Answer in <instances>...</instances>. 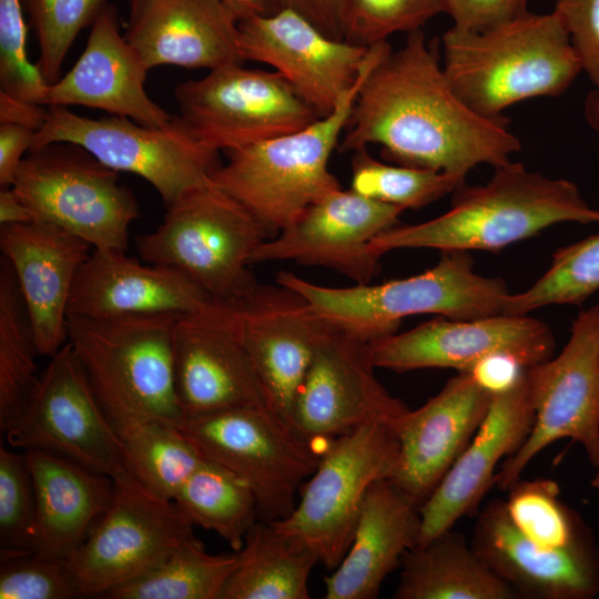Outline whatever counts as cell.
<instances>
[{
	"instance_id": "cell-1",
	"label": "cell",
	"mask_w": 599,
	"mask_h": 599,
	"mask_svg": "<svg viewBox=\"0 0 599 599\" xmlns=\"http://www.w3.org/2000/svg\"><path fill=\"white\" fill-rule=\"evenodd\" d=\"M438 48V40L427 42L419 29L373 65L355 99L339 152L377 144L397 164L461 179L479 164L510 162L521 144L508 119L483 116L455 93Z\"/></svg>"
},
{
	"instance_id": "cell-2",
	"label": "cell",
	"mask_w": 599,
	"mask_h": 599,
	"mask_svg": "<svg viewBox=\"0 0 599 599\" xmlns=\"http://www.w3.org/2000/svg\"><path fill=\"white\" fill-rule=\"evenodd\" d=\"M494 169L487 184L458 186L447 212L390 227L372 241L370 251L379 257L398 248L497 252L557 223H599V210L589 206L571 181L511 161Z\"/></svg>"
},
{
	"instance_id": "cell-3",
	"label": "cell",
	"mask_w": 599,
	"mask_h": 599,
	"mask_svg": "<svg viewBox=\"0 0 599 599\" xmlns=\"http://www.w3.org/2000/svg\"><path fill=\"white\" fill-rule=\"evenodd\" d=\"M443 70L476 113L496 118L509 105L562 94L582 71L556 11H527L486 31L451 27L441 35Z\"/></svg>"
},
{
	"instance_id": "cell-4",
	"label": "cell",
	"mask_w": 599,
	"mask_h": 599,
	"mask_svg": "<svg viewBox=\"0 0 599 599\" xmlns=\"http://www.w3.org/2000/svg\"><path fill=\"white\" fill-rule=\"evenodd\" d=\"M390 49L388 41L369 48L355 84L332 113L292 133L224 151L226 163L213 172L212 184L237 201L268 238L341 187L328 169L331 154L339 145L363 80Z\"/></svg>"
},
{
	"instance_id": "cell-5",
	"label": "cell",
	"mask_w": 599,
	"mask_h": 599,
	"mask_svg": "<svg viewBox=\"0 0 599 599\" xmlns=\"http://www.w3.org/2000/svg\"><path fill=\"white\" fill-rule=\"evenodd\" d=\"M441 253L432 268L382 284L329 287L284 271L276 283L300 293L337 329L366 343L396 333L412 315L473 319L504 314L509 291L501 278L477 274L467 251Z\"/></svg>"
},
{
	"instance_id": "cell-6",
	"label": "cell",
	"mask_w": 599,
	"mask_h": 599,
	"mask_svg": "<svg viewBox=\"0 0 599 599\" xmlns=\"http://www.w3.org/2000/svg\"><path fill=\"white\" fill-rule=\"evenodd\" d=\"M177 315L95 319L68 315L75 352L114 428L162 419L179 424L171 335Z\"/></svg>"
},
{
	"instance_id": "cell-7",
	"label": "cell",
	"mask_w": 599,
	"mask_h": 599,
	"mask_svg": "<svg viewBox=\"0 0 599 599\" xmlns=\"http://www.w3.org/2000/svg\"><path fill=\"white\" fill-rule=\"evenodd\" d=\"M267 238L237 201L210 182L169 205L158 229L138 235L134 245L142 261L180 273L212 301L237 302L258 284L248 266Z\"/></svg>"
},
{
	"instance_id": "cell-8",
	"label": "cell",
	"mask_w": 599,
	"mask_h": 599,
	"mask_svg": "<svg viewBox=\"0 0 599 599\" xmlns=\"http://www.w3.org/2000/svg\"><path fill=\"white\" fill-rule=\"evenodd\" d=\"M118 173L77 144L50 143L26 154L12 189L34 221L59 226L94 250L125 252L140 209Z\"/></svg>"
},
{
	"instance_id": "cell-9",
	"label": "cell",
	"mask_w": 599,
	"mask_h": 599,
	"mask_svg": "<svg viewBox=\"0 0 599 599\" xmlns=\"http://www.w3.org/2000/svg\"><path fill=\"white\" fill-rule=\"evenodd\" d=\"M398 457L397 435L382 423L331 440L303 484L298 504L272 524L308 548L318 564L335 569L351 545L368 489L394 477Z\"/></svg>"
},
{
	"instance_id": "cell-10",
	"label": "cell",
	"mask_w": 599,
	"mask_h": 599,
	"mask_svg": "<svg viewBox=\"0 0 599 599\" xmlns=\"http://www.w3.org/2000/svg\"><path fill=\"white\" fill-rule=\"evenodd\" d=\"M77 144L105 166L148 181L165 207L187 191L211 182L221 164L219 151L197 140L179 115L160 128L118 115L92 119L65 106H48L33 148Z\"/></svg>"
},
{
	"instance_id": "cell-11",
	"label": "cell",
	"mask_w": 599,
	"mask_h": 599,
	"mask_svg": "<svg viewBox=\"0 0 599 599\" xmlns=\"http://www.w3.org/2000/svg\"><path fill=\"white\" fill-rule=\"evenodd\" d=\"M177 426L204 458L248 484L260 520L267 522L291 514L298 488L321 457L312 441L268 409L235 408L187 416Z\"/></svg>"
},
{
	"instance_id": "cell-12",
	"label": "cell",
	"mask_w": 599,
	"mask_h": 599,
	"mask_svg": "<svg viewBox=\"0 0 599 599\" xmlns=\"http://www.w3.org/2000/svg\"><path fill=\"white\" fill-rule=\"evenodd\" d=\"M526 376L534 426L520 449L501 463L495 486L510 489L539 453L562 438L580 444L599 468V304L581 309L559 355L527 366Z\"/></svg>"
},
{
	"instance_id": "cell-13",
	"label": "cell",
	"mask_w": 599,
	"mask_h": 599,
	"mask_svg": "<svg viewBox=\"0 0 599 599\" xmlns=\"http://www.w3.org/2000/svg\"><path fill=\"white\" fill-rule=\"evenodd\" d=\"M174 97L187 129L219 152L292 133L321 118L280 73L243 63L182 82Z\"/></svg>"
},
{
	"instance_id": "cell-14",
	"label": "cell",
	"mask_w": 599,
	"mask_h": 599,
	"mask_svg": "<svg viewBox=\"0 0 599 599\" xmlns=\"http://www.w3.org/2000/svg\"><path fill=\"white\" fill-rule=\"evenodd\" d=\"M113 480L110 507L68 560L80 598H104L195 537L194 525L177 505L130 470Z\"/></svg>"
},
{
	"instance_id": "cell-15",
	"label": "cell",
	"mask_w": 599,
	"mask_h": 599,
	"mask_svg": "<svg viewBox=\"0 0 599 599\" xmlns=\"http://www.w3.org/2000/svg\"><path fill=\"white\" fill-rule=\"evenodd\" d=\"M2 434L12 448L54 453L113 479L129 470L116 429L68 342L50 357L27 406Z\"/></svg>"
},
{
	"instance_id": "cell-16",
	"label": "cell",
	"mask_w": 599,
	"mask_h": 599,
	"mask_svg": "<svg viewBox=\"0 0 599 599\" xmlns=\"http://www.w3.org/2000/svg\"><path fill=\"white\" fill-rule=\"evenodd\" d=\"M171 344L183 417L235 408L271 410L243 342L236 302L210 301L177 315Z\"/></svg>"
},
{
	"instance_id": "cell-17",
	"label": "cell",
	"mask_w": 599,
	"mask_h": 599,
	"mask_svg": "<svg viewBox=\"0 0 599 599\" xmlns=\"http://www.w3.org/2000/svg\"><path fill=\"white\" fill-rule=\"evenodd\" d=\"M375 368L368 343L334 326L297 390L291 428L312 443H329L373 423L394 428L409 408L382 385Z\"/></svg>"
},
{
	"instance_id": "cell-18",
	"label": "cell",
	"mask_w": 599,
	"mask_h": 599,
	"mask_svg": "<svg viewBox=\"0 0 599 599\" xmlns=\"http://www.w3.org/2000/svg\"><path fill=\"white\" fill-rule=\"evenodd\" d=\"M550 327L526 315L453 319L434 318L404 333H394L368 343L374 365L403 373L422 368H454L467 372L481 358L505 353L524 366L554 356Z\"/></svg>"
},
{
	"instance_id": "cell-19",
	"label": "cell",
	"mask_w": 599,
	"mask_h": 599,
	"mask_svg": "<svg viewBox=\"0 0 599 599\" xmlns=\"http://www.w3.org/2000/svg\"><path fill=\"white\" fill-rule=\"evenodd\" d=\"M404 210L342 187L332 191L277 235L263 241L251 264L295 261L334 270L356 284L376 275L379 256L369 246L397 225Z\"/></svg>"
},
{
	"instance_id": "cell-20",
	"label": "cell",
	"mask_w": 599,
	"mask_h": 599,
	"mask_svg": "<svg viewBox=\"0 0 599 599\" xmlns=\"http://www.w3.org/2000/svg\"><path fill=\"white\" fill-rule=\"evenodd\" d=\"M244 61L271 65L323 118L355 84L370 47L333 39L291 10L240 20Z\"/></svg>"
},
{
	"instance_id": "cell-21",
	"label": "cell",
	"mask_w": 599,
	"mask_h": 599,
	"mask_svg": "<svg viewBox=\"0 0 599 599\" xmlns=\"http://www.w3.org/2000/svg\"><path fill=\"white\" fill-rule=\"evenodd\" d=\"M243 342L270 409L290 425L297 390L334 326L300 293L260 285L236 302Z\"/></svg>"
},
{
	"instance_id": "cell-22",
	"label": "cell",
	"mask_w": 599,
	"mask_h": 599,
	"mask_svg": "<svg viewBox=\"0 0 599 599\" xmlns=\"http://www.w3.org/2000/svg\"><path fill=\"white\" fill-rule=\"evenodd\" d=\"M534 422L535 404L525 368L515 387L493 396L489 410L471 441L420 506L416 546L451 529L463 517L477 512L484 496L495 486L498 464L520 449Z\"/></svg>"
},
{
	"instance_id": "cell-23",
	"label": "cell",
	"mask_w": 599,
	"mask_h": 599,
	"mask_svg": "<svg viewBox=\"0 0 599 599\" xmlns=\"http://www.w3.org/2000/svg\"><path fill=\"white\" fill-rule=\"evenodd\" d=\"M470 546L519 598L588 599L599 592V551L592 538L566 548H544L511 522L504 500L478 514Z\"/></svg>"
},
{
	"instance_id": "cell-24",
	"label": "cell",
	"mask_w": 599,
	"mask_h": 599,
	"mask_svg": "<svg viewBox=\"0 0 599 599\" xmlns=\"http://www.w3.org/2000/svg\"><path fill=\"white\" fill-rule=\"evenodd\" d=\"M491 400L469 373L458 372L423 406L408 409L393 428L399 457L392 479L422 506L471 441Z\"/></svg>"
},
{
	"instance_id": "cell-25",
	"label": "cell",
	"mask_w": 599,
	"mask_h": 599,
	"mask_svg": "<svg viewBox=\"0 0 599 599\" xmlns=\"http://www.w3.org/2000/svg\"><path fill=\"white\" fill-rule=\"evenodd\" d=\"M0 250L13 271L39 355L52 357L68 342L69 300L91 245L59 226L33 221L1 226Z\"/></svg>"
},
{
	"instance_id": "cell-26",
	"label": "cell",
	"mask_w": 599,
	"mask_h": 599,
	"mask_svg": "<svg viewBox=\"0 0 599 599\" xmlns=\"http://www.w3.org/2000/svg\"><path fill=\"white\" fill-rule=\"evenodd\" d=\"M148 68L120 33L118 12L106 4L91 24L87 45L68 73L49 84L42 105H82L146 126L167 125L173 116L144 89Z\"/></svg>"
},
{
	"instance_id": "cell-27",
	"label": "cell",
	"mask_w": 599,
	"mask_h": 599,
	"mask_svg": "<svg viewBox=\"0 0 599 599\" xmlns=\"http://www.w3.org/2000/svg\"><path fill=\"white\" fill-rule=\"evenodd\" d=\"M210 301L175 271L130 257L123 251L93 248L74 280L68 315L95 319L180 315Z\"/></svg>"
},
{
	"instance_id": "cell-28",
	"label": "cell",
	"mask_w": 599,
	"mask_h": 599,
	"mask_svg": "<svg viewBox=\"0 0 599 599\" xmlns=\"http://www.w3.org/2000/svg\"><path fill=\"white\" fill-rule=\"evenodd\" d=\"M148 70L176 65L209 71L244 63L237 20L221 0H143L124 33Z\"/></svg>"
},
{
	"instance_id": "cell-29",
	"label": "cell",
	"mask_w": 599,
	"mask_h": 599,
	"mask_svg": "<svg viewBox=\"0 0 599 599\" xmlns=\"http://www.w3.org/2000/svg\"><path fill=\"white\" fill-rule=\"evenodd\" d=\"M419 530L420 505L392 478L375 481L345 556L324 579V598H376L386 577L416 546Z\"/></svg>"
},
{
	"instance_id": "cell-30",
	"label": "cell",
	"mask_w": 599,
	"mask_h": 599,
	"mask_svg": "<svg viewBox=\"0 0 599 599\" xmlns=\"http://www.w3.org/2000/svg\"><path fill=\"white\" fill-rule=\"evenodd\" d=\"M23 451L37 500L33 551L69 560L110 507L114 480L54 453Z\"/></svg>"
},
{
	"instance_id": "cell-31",
	"label": "cell",
	"mask_w": 599,
	"mask_h": 599,
	"mask_svg": "<svg viewBox=\"0 0 599 599\" xmlns=\"http://www.w3.org/2000/svg\"><path fill=\"white\" fill-rule=\"evenodd\" d=\"M400 567L395 599L519 598L453 528L409 549Z\"/></svg>"
},
{
	"instance_id": "cell-32",
	"label": "cell",
	"mask_w": 599,
	"mask_h": 599,
	"mask_svg": "<svg viewBox=\"0 0 599 599\" xmlns=\"http://www.w3.org/2000/svg\"><path fill=\"white\" fill-rule=\"evenodd\" d=\"M240 561L221 599H307L316 556L280 531L257 520L238 551Z\"/></svg>"
},
{
	"instance_id": "cell-33",
	"label": "cell",
	"mask_w": 599,
	"mask_h": 599,
	"mask_svg": "<svg viewBox=\"0 0 599 599\" xmlns=\"http://www.w3.org/2000/svg\"><path fill=\"white\" fill-rule=\"evenodd\" d=\"M173 501L194 525L214 531L240 551L260 520L256 497L248 484L227 468L203 457Z\"/></svg>"
},
{
	"instance_id": "cell-34",
	"label": "cell",
	"mask_w": 599,
	"mask_h": 599,
	"mask_svg": "<svg viewBox=\"0 0 599 599\" xmlns=\"http://www.w3.org/2000/svg\"><path fill=\"white\" fill-rule=\"evenodd\" d=\"M238 561V551L212 555L194 537L177 546L139 577L111 590L104 598L221 599Z\"/></svg>"
},
{
	"instance_id": "cell-35",
	"label": "cell",
	"mask_w": 599,
	"mask_h": 599,
	"mask_svg": "<svg viewBox=\"0 0 599 599\" xmlns=\"http://www.w3.org/2000/svg\"><path fill=\"white\" fill-rule=\"evenodd\" d=\"M37 342L13 271L0 257V429L24 409L40 375Z\"/></svg>"
},
{
	"instance_id": "cell-36",
	"label": "cell",
	"mask_w": 599,
	"mask_h": 599,
	"mask_svg": "<svg viewBox=\"0 0 599 599\" xmlns=\"http://www.w3.org/2000/svg\"><path fill=\"white\" fill-rule=\"evenodd\" d=\"M177 425L148 419L115 428L132 475L156 495L171 500L203 460Z\"/></svg>"
},
{
	"instance_id": "cell-37",
	"label": "cell",
	"mask_w": 599,
	"mask_h": 599,
	"mask_svg": "<svg viewBox=\"0 0 599 599\" xmlns=\"http://www.w3.org/2000/svg\"><path fill=\"white\" fill-rule=\"evenodd\" d=\"M599 291V233L557 248L549 268L527 290L511 294L505 314L526 315L547 305H581Z\"/></svg>"
},
{
	"instance_id": "cell-38",
	"label": "cell",
	"mask_w": 599,
	"mask_h": 599,
	"mask_svg": "<svg viewBox=\"0 0 599 599\" xmlns=\"http://www.w3.org/2000/svg\"><path fill=\"white\" fill-rule=\"evenodd\" d=\"M351 172V190L404 211L420 209L465 183V179L444 172L380 162L367 148L353 151Z\"/></svg>"
},
{
	"instance_id": "cell-39",
	"label": "cell",
	"mask_w": 599,
	"mask_h": 599,
	"mask_svg": "<svg viewBox=\"0 0 599 599\" xmlns=\"http://www.w3.org/2000/svg\"><path fill=\"white\" fill-rule=\"evenodd\" d=\"M507 491L504 502L511 522L536 545L558 549L591 537L579 517L561 501L555 480L520 478Z\"/></svg>"
},
{
	"instance_id": "cell-40",
	"label": "cell",
	"mask_w": 599,
	"mask_h": 599,
	"mask_svg": "<svg viewBox=\"0 0 599 599\" xmlns=\"http://www.w3.org/2000/svg\"><path fill=\"white\" fill-rule=\"evenodd\" d=\"M34 31L39 58L37 65L49 84L60 71L72 43L92 24L106 0H22Z\"/></svg>"
},
{
	"instance_id": "cell-41",
	"label": "cell",
	"mask_w": 599,
	"mask_h": 599,
	"mask_svg": "<svg viewBox=\"0 0 599 599\" xmlns=\"http://www.w3.org/2000/svg\"><path fill=\"white\" fill-rule=\"evenodd\" d=\"M37 500L26 453L0 446V561L33 551Z\"/></svg>"
},
{
	"instance_id": "cell-42",
	"label": "cell",
	"mask_w": 599,
	"mask_h": 599,
	"mask_svg": "<svg viewBox=\"0 0 599 599\" xmlns=\"http://www.w3.org/2000/svg\"><path fill=\"white\" fill-rule=\"evenodd\" d=\"M441 12L440 0H343L344 40L372 47L396 32L419 30Z\"/></svg>"
},
{
	"instance_id": "cell-43",
	"label": "cell",
	"mask_w": 599,
	"mask_h": 599,
	"mask_svg": "<svg viewBox=\"0 0 599 599\" xmlns=\"http://www.w3.org/2000/svg\"><path fill=\"white\" fill-rule=\"evenodd\" d=\"M22 0H0V84L7 94L42 105L49 83L27 54Z\"/></svg>"
},
{
	"instance_id": "cell-44",
	"label": "cell",
	"mask_w": 599,
	"mask_h": 599,
	"mask_svg": "<svg viewBox=\"0 0 599 599\" xmlns=\"http://www.w3.org/2000/svg\"><path fill=\"white\" fill-rule=\"evenodd\" d=\"M0 562V599L80 598L67 559L32 551Z\"/></svg>"
},
{
	"instance_id": "cell-45",
	"label": "cell",
	"mask_w": 599,
	"mask_h": 599,
	"mask_svg": "<svg viewBox=\"0 0 599 599\" xmlns=\"http://www.w3.org/2000/svg\"><path fill=\"white\" fill-rule=\"evenodd\" d=\"M554 11L569 33L582 71L599 85V0H556Z\"/></svg>"
},
{
	"instance_id": "cell-46",
	"label": "cell",
	"mask_w": 599,
	"mask_h": 599,
	"mask_svg": "<svg viewBox=\"0 0 599 599\" xmlns=\"http://www.w3.org/2000/svg\"><path fill=\"white\" fill-rule=\"evenodd\" d=\"M454 27L486 31L526 13L527 0H440Z\"/></svg>"
},
{
	"instance_id": "cell-47",
	"label": "cell",
	"mask_w": 599,
	"mask_h": 599,
	"mask_svg": "<svg viewBox=\"0 0 599 599\" xmlns=\"http://www.w3.org/2000/svg\"><path fill=\"white\" fill-rule=\"evenodd\" d=\"M265 14L291 10L326 35L344 40L343 0H263Z\"/></svg>"
},
{
	"instance_id": "cell-48",
	"label": "cell",
	"mask_w": 599,
	"mask_h": 599,
	"mask_svg": "<svg viewBox=\"0 0 599 599\" xmlns=\"http://www.w3.org/2000/svg\"><path fill=\"white\" fill-rule=\"evenodd\" d=\"M526 366L512 355L496 353L478 361L467 370L475 382L489 394L499 395L515 387Z\"/></svg>"
},
{
	"instance_id": "cell-49",
	"label": "cell",
	"mask_w": 599,
	"mask_h": 599,
	"mask_svg": "<svg viewBox=\"0 0 599 599\" xmlns=\"http://www.w3.org/2000/svg\"><path fill=\"white\" fill-rule=\"evenodd\" d=\"M37 131L28 126L0 124V186L10 187L26 154L32 149Z\"/></svg>"
},
{
	"instance_id": "cell-50",
	"label": "cell",
	"mask_w": 599,
	"mask_h": 599,
	"mask_svg": "<svg viewBox=\"0 0 599 599\" xmlns=\"http://www.w3.org/2000/svg\"><path fill=\"white\" fill-rule=\"evenodd\" d=\"M47 113L48 108L41 104L20 100L0 91V124L23 125L38 132L45 121Z\"/></svg>"
},
{
	"instance_id": "cell-51",
	"label": "cell",
	"mask_w": 599,
	"mask_h": 599,
	"mask_svg": "<svg viewBox=\"0 0 599 599\" xmlns=\"http://www.w3.org/2000/svg\"><path fill=\"white\" fill-rule=\"evenodd\" d=\"M34 217L12 186L0 191V225H16L33 222Z\"/></svg>"
},
{
	"instance_id": "cell-52",
	"label": "cell",
	"mask_w": 599,
	"mask_h": 599,
	"mask_svg": "<svg viewBox=\"0 0 599 599\" xmlns=\"http://www.w3.org/2000/svg\"><path fill=\"white\" fill-rule=\"evenodd\" d=\"M227 10L240 20L252 16L265 14L263 0H221Z\"/></svg>"
},
{
	"instance_id": "cell-53",
	"label": "cell",
	"mask_w": 599,
	"mask_h": 599,
	"mask_svg": "<svg viewBox=\"0 0 599 599\" xmlns=\"http://www.w3.org/2000/svg\"><path fill=\"white\" fill-rule=\"evenodd\" d=\"M583 114L588 124L599 132V85H593L583 103Z\"/></svg>"
},
{
	"instance_id": "cell-54",
	"label": "cell",
	"mask_w": 599,
	"mask_h": 599,
	"mask_svg": "<svg viewBox=\"0 0 599 599\" xmlns=\"http://www.w3.org/2000/svg\"><path fill=\"white\" fill-rule=\"evenodd\" d=\"M143 0H130V13L134 12Z\"/></svg>"
},
{
	"instance_id": "cell-55",
	"label": "cell",
	"mask_w": 599,
	"mask_h": 599,
	"mask_svg": "<svg viewBox=\"0 0 599 599\" xmlns=\"http://www.w3.org/2000/svg\"><path fill=\"white\" fill-rule=\"evenodd\" d=\"M591 486L595 490L599 493V471L591 479Z\"/></svg>"
}]
</instances>
